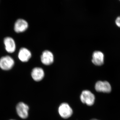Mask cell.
<instances>
[{"mask_svg":"<svg viewBox=\"0 0 120 120\" xmlns=\"http://www.w3.org/2000/svg\"><path fill=\"white\" fill-rule=\"evenodd\" d=\"M80 99L83 103L90 106L94 103L95 97L94 94L90 90H84L82 91Z\"/></svg>","mask_w":120,"mask_h":120,"instance_id":"6da1fadb","label":"cell"},{"mask_svg":"<svg viewBox=\"0 0 120 120\" xmlns=\"http://www.w3.org/2000/svg\"><path fill=\"white\" fill-rule=\"evenodd\" d=\"M58 113L62 118L67 119L71 117L73 114V110L68 103H61L59 106Z\"/></svg>","mask_w":120,"mask_h":120,"instance_id":"7a4b0ae2","label":"cell"},{"mask_svg":"<svg viewBox=\"0 0 120 120\" xmlns=\"http://www.w3.org/2000/svg\"><path fill=\"white\" fill-rule=\"evenodd\" d=\"M16 113L20 118L26 119L28 116L29 107L24 102H20L18 103L16 107Z\"/></svg>","mask_w":120,"mask_h":120,"instance_id":"3957f363","label":"cell"},{"mask_svg":"<svg viewBox=\"0 0 120 120\" xmlns=\"http://www.w3.org/2000/svg\"><path fill=\"white\" fill-rule=\"evenodd\" d=\"M14 64L15 61L10 56H5L0 59V68L4 71H8L11 69Z\"/></svg>","mask_w":120,"mask_h":120,"instance_id":"277c9868","label":"cell"},{"mask_svg":"<svg viewBox=\"0 0 120 120\" xmlns=\"http://www.w3.org/2000/svg\"><path fill=\"white\" fill-rule=\"evenodd\" d=\"M95 88L98 92L109 93L112 90L111 85L107 81H98L95 84Z\"/></svg>","mask_w":120,"mask_h":120,"instance_id":"5b68a950","label":"cell"},{"mask_svg":"<svg viewBox=\"0 0 120 120\" xmlns=\"http://www.w3.org/2000/svg\"><path fill=\"white\" fill-rule=\"evenodd\" d=\"M41 60L43 64L49 65L53 63L54 56L52 52L49 50H45L41 56Z\"/></svg>","mask_w":120,"mask_h":120,"instance_id":"8992f818","label":"cell"},{"mask_svg":"<svg viewBox=\"0 0 120 120\" xmlns=\"http://www.w3.org/2000/svg\"><path fill=\"white\" fill-rule=\"evenodd\" d=\"M92 62L97 66H101L104 64V55L102 52L95 51L92 54Z\"/></svg>","mask_w":120,"mask_h":120,"instance_id":"52a82bcc","label":"cell"},{"mask_svg":"<svg viewBox=\"0 0 120 120\" xmlns=\"http://www.w3.org/2000/svg\"><path fill=\"white\" fill-rule=\"evenodd\" d=\"M28 27V23L26 20L22 19L17 20L15 23L14 30L16 32L20 33L24 32Z\"/></svg>","mask_w":120,"mask_h":120,"instance_id":"ba28073f","label":"cell"},{"mask_svg":"<svg viewBox=\"0 0 120 120\" xmlns=\"http://www.w3.org/2000/svg\"><path fill=\"white\" fill-rule=\"evenodd\" d=\"M5 49L6 51L9 53H12L16 49V45L15 41L11 37H6L4 40Z\"/></svg>","mask_w":120,"mask_h":120,"instance_id":"9c48e42d","label":"cell"},{"mask_svg":"<svg viewBox=\"0 0 120 120\" xmlns=\"http://www.w3.org/2000/svg\"><path fill=\"white\" fill-rule=\"evenodd\" d=\"M31 76L32 79L36 82L41 81L45 76V72L42 68H34L32 70Z\"/></svg>","mask_w":120,"mask_h":120,"instance_id":"30bf717a","label":"cell"},{"mask_svg":"<svg viewBox=\"0 0 120 120\" xmlns=\"http://www.w3.org/2000/svg\"><path fill=\"white\" fill-rule=\"evenodd\" d=\"M31 56V53L27 49L23 47L20 50L18 54V57L22 62H27Z\"/></svg>","mask_w":120,"mask_h":120,"instance_id":"8fae6325","label":"cell"},{"mask_svg":"<svg viewBox=\"0 0 120 120\" xmlns=\"http://www.w3.org/2000/svg\"><path fill=\"white\" fill-rule=\"evenodd\" d=\"M116 23L118 27H120V16H118L116 19Z\"/></svg>","mask_w":120,"mask_h":120,"instance_id":"7c38bea8","label":"cell"},{"mask_svg":"<svg viewBox=\"0 0 120 120\" xmlns=\"http://www.w3.org/2000/svg\"><path fill=\"white\" fill-rule=\"evenodd\" d=\"M96 120V119H92V120Z\"/></svg>","mask_w":120,"mask_h":120,"instance_id":"4fadbf2b","label":"cell"},{"mask_svg":"<svg viewBox=\"0 0 120 120\" xmlns=\"http://www.w3.org/2000/svg\"><path fill=\"white\" fill-rule=\"evenodd\" d=\"M13 120V119H12V120Z\"/></svg>","mask_w":120,"mask_h":120,"instance_id":"5bb4252c","label":"cell"}]
</instances>
